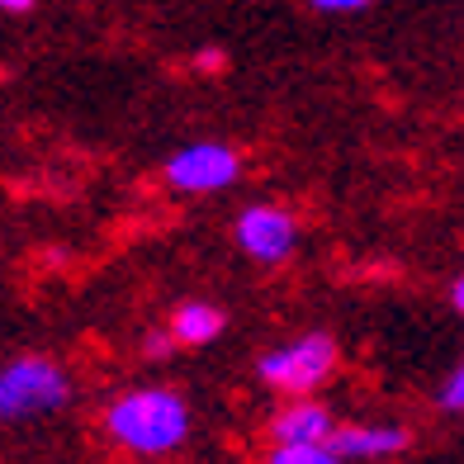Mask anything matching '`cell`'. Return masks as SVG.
I'll return each instance as SVG.
<instances>
[{
	"mask_svg": "<svg viewBox=\"0 0 464 464\" xmlns=\"http://www.w3.org/2000/svg\"><path fill=\"white\" fill-rule=\"evenodd\" d=\"M223 332V313L214 304H180L171 318V346H204Z\"/></svg>",
	"mask_w": 464,
	"mask_h": 464,
	"instance_id": "cell-8",
	"label": "cell"
},
{
	"mask_svg": "<svg viewBox=\"0 0 464 464\" xmlns=\"http://www.w3.org/2000/svg\"><path fill=\"white\" fill-rule=\"evenodd\" d=\"M166 180H171L176 189H185V195H208V189H223V185L237 180V152L223 147V142H195V147H185V152L171 157Z\"/></svg>",
	"mask_w": 464,
	"mask_h": 464,
	"instance_id": "cell-4",
	"label": "cell"
},
{
	"mask_svg": "<svg viewBox=\"0 0 464 464\" xmlns=\"http://www.w3.org/2000/svg\"><path fill=\"white\" fill-rule=\"evenodd\" d=\"M408 446V431L398 427H332L327 450L336 459H389Z\"/></svg>",
	"mask_w": 464,
	"mask_h": 464,
	"instance_id": "cell-6",
	"label": "cell"
},
{
	"mask_svg": "<svg viewBox=\"0 0 464 464\" xmlns=\"http://www.w3.org/2000/svg\"><path fill=\"white\" fill-rule=\"evenodd\" d=\"M440 408H450V412L464 408V370H450V379L440 384Z\"/></svg>",
	"mask_w": 464,
	"mask_h": 464,
	"instance_id": "cell-10",
	"label": "cell"
},
{
	"mask_svg": "<svg viewBox=\"0 0 464 464\" xmlns=\"http://www.w3.org/2000/svg\"><path fill=\"white\" fill-rule=\"evenodd\" d=\"M104 431L133 455H171L189 436V408L171 389H133L104 412Z\"/></svg>",
	"mask_w": 464,
	"mask_h": 464,
	"instance_id": "cell-1",
	"label": "cell"
},
{
	"mask_svg": "<svg viewBox=\"0 0 464 464\" xmlns=\"http://www.w3.org/2000/svg\"><path fill=\"white\" fill-rule=\"evenodd\" d=\"M332 365H336V342L323 332H308L299 342H285L280 351H270L261 361V379L285 393H308L332 374Z\"/></svg>",
	"mask_w": 464,
	"mask_h": 464,
	"instance_id": "cell-3",
	"label": "cell"
},
{
	"mask_svg": "<svg viewBox=\"0 0 464 464\" xmlns=\"http://www.w3.org/2000/svg\"><path fill=\"white\" fill-rule=\"evenodd\" d=\"M313 10H323V14H351V10H370V0H318Z\"/></svg>",
	"mask_w": 464,
	"mask_h": 464,
	"instance_id": "cell-12",
	"label": "cell"
},
{
	"mask_svg": "<svg viewBox=\"0 0 464 464\" xmlns=\"http://www.w3.org/2000/svg\"><path fill=\"white\" fill-rule=\"evenodd\" d=\"M237 242H242L246 256H256V261H285L289 246H294V218L285 208L256 204L237 218Z\"/></svg>",
	"mask_w": 464,
	"mask_h": 464,
	"instance_id": "cell-5",
	"label": "cell"
},
{
	"mask_svg": "<svg viewBox=\"0 0 464 464\" xmlns=\"http://www.w3.org/2000/svg\"><path fill=\"white\" fill-rule=\"evenodd\" d=\"M142 351H147V361H166V355H171V336H166V332H152V336L142 342Z\"/></svg>",
	"mask_w": 464,
	"mask_h": 464,
	"instance_id": "cell-11",
	"label": "cell"
},
{
	"mask_svg": "<svg viewBox=\"0 0 464 464\" xmlns=\"http://www.w3.org/2000/svg\"><path fill=\"white\" fill-rule=\"evenodd\" d=\"M195 67H199V72H218V67H223V53H218V48H204V53L195 57Z\"/></svg>",
	"mask_w": 464,
	"mask_h": 464,
	"instance_id": "cell-13",
	"label": "cell"
},
{
	"mask_svg": "<svg viewBox=\"0 0 464 464\" xmlns=\"http://www.w3.org/2000/svg\"><path fill=\"white\" fill-rule=\"evenodd\" d=\"M276 440L280 446H327V436H332V417L327 408L318 403H294L276 417Z\"/></svg>",
	"mask_w": 464,
	"mask_h": 464,
	"instance_id": "cell-7",
	"label": "cell"
},
{
	"mask_svg": "<svg viewBox=\"0 0 464 464\" xmlns=\"http://www.w3.org/2000/svg\"><path fill=\"white\" fill-rule=\"evenodd\" d=\"M270 464H342L327 446H276Z\"/></svg>",
	"mask_w": 464,
	"mask_h": 464,
	"instance_id": "cell-9",
	"label": "cell"
},
{
	"mask_svg": "<svg viewBox=\"0 0 464 464\" xmlns=\"http://www.w3.org/2000/svg\"><path fill=\"white\" fill-rule=\"evenodd\" d=\"M67 393H72L67 374L53 361H44V355H24V361H10L0 370V417L5 421L53 412L67 403Z\"/></svg>",
	"mask_w": 464,
	"mask_h": 464,
	"instance_id": "cell-2",
	"label": "cell"
}]
</instances>
